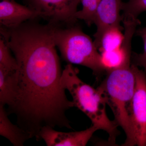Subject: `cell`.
Returning <instances> with one entry per match:
<instances>
[{
  "mask_svg": "<svg viewBox=\"0 0 146 146\" xmlns=\"http://www.w3.org/2000/svg\"><path fill=\"white\" fill-rule=\"evenodd\" d=\"M78 74L77 69L72 64L68 63L62 72L60 85L70 92L74 107L84 113L91 120L92 125L107 132L109 136L108 143L116 146V139L119 134V126L108 117L104 97L98 87L95 89L84 82L79 78Z\"/></svg>",
  "mask_w": 146,
  "mask_h": 146,
  "instance_id": "obj_1",
  "label": "cell"
},
{
  "mask_svg": "<svg viewBox=\"0 0 146 146\" xmlns=\"http://www.w3.org/2000/svg\"><path fill=\"white\" fill-rule=\"evenodd\" d=\"M135 83V74L131 65L107 72L105 78L98 87L106 104L112 110L114 121L125 133V142L122 146H134L129 112Z\"/></svg>",
  "mask_w": 146,
  "mask_h": 146,
  "instance_id": "obj_2",
  "label": "cell"
},
{
  "mask_svg": "<svg viewBox=\"0 0 146 146\" xmlns=\"http://www.w3.org/2000/svg\"><path fill=\"white\" fill-rule=\"evenodd\" d=\"M52 25L54 39L63 59L68 63L89 68L98 77L106 74L94 41L79 27Z\"/></svg>",
  "mask_w": 146,
  "mask_h": 146,
  "instance_id": "obj_3",
  "label": "cell"
},
{
  "mask_svg": "<svg viewBox=\"0 0 146 146\" xmlns=\"http://www.w3.org/2000/svg\"><path fill=\"white\" fill-rule=\"evenodd\" d=\"M136 79L129 117L134 146H146V73L131 64Z\"/></svg>",
  "mask_w": 146,
  "mask_h": 146,
  "instance_id": "obj_4",
  "label": "cell"
},
{
  "mask_svg": "<svg viewBox=\"0 0 146 146\" xmlns=\"http://www.w3.org/2000/svg\"><path fill=\"white\" fill-rule=\"evenodd\" d=\"M27 5L42 13L43 18L55 25H72L81 0H24Z\"/></svg>",
  "mask_w": 146,
  "mask_h": 146,
  "instance_id": "obj_5",
  "label": "cell"
},
{
  "mask_svg": "<svg viewBox=\"0 0 146 146\" xmlns=\"http://www.w3.org/2000/svg\"><path fill=\"white\" fill-rule=\"evenodd\" d=\"M98 130L94 125L84 130L69 132L58 131L54 128L44 126L39 132L38 141L44 140L48 146H85Z\"/></svg>",
  "mask_w": 146,
  "mask_h": 146,
  "instance_id": "obj_6",
  "label": "cell"
},
{
  "mask_svg": "<svg viewBox=\"0 0 146 146\" xmlns=\"http://www.w3.org/2000/svg\"><path fill=\"white\" fill-rule=\"evenodd\" d=\"M122 3V0H101L100 2L94 21L97 27L94 42L97 48L102 35L106 29L112 27L121 26L123 18L120 12Z\"/></svg>",
  "mask_w": 146,
  "mask_h": 146,
  "instance_id": "obj_7",
  "label": "cell"
},
{
  "mask_svg": "<svg viewBox=\"0 0 146 146\" xmlns=\"http://www.w3.org/2000/svg\"><path fill=\"white\" fill-rule=\"evenodd\" d=\"M39 17L43 18L42 13L28 6L18 3L14 0H1L0 2L1 27L13 28Z\"/></svg>",
  "mask_w": 146,
  "mask_h": 146,
  "instance_id": "obj_8",
  "label": "cell"
},
{
  "mask_svg": "<svg viewBox=\"0 0 146 146\" xmlns=\"http://www.w3.org/2000/svg\"><path fill=\"white\" fill-rule=\"evenodd\" d=\"M5 106L0 104V135L8 139L14 146H23L31 138L29 135L9 119Z\"/></svg>",
  "mask_w": 146,
  "mask_h": 146,
  "instance_id": "obj_9",
  "label": "cell"
},
{
  "mask_svg": "<svg viewBox=\"0 0 146 146\" xmlns=\"http://www.w3.org/2000/svg\"><path fill=\"white\" fill-rule=\"evenodd\" d=\"M16 71L0 67V104L10 106L16 94Z\"/></svg>",
  "mask_w": 146,
  "mask_h": 146,
  "instance_id": "obj_10",
  "label": "cell"
},
{
  "mask_svg": "<svg viewBox=\"0 0 146 146\" xmlns=\"http://www.w3.org/2000/svg\"><path fill=\"white\" fill-rule=\"evenodd\" d=\"M121 27H111L104 32L98 47L101 52L117 49L121 46L124 39V34L122 33Z\"/></svg>",
  "mask_w": 146,
  "mask_h": 146,
  "instance_id": "obj_11",
  "label": "cell"
},
{
  "mask_svg": "<svg viewBox=\"0 0 146 146\" xmlns=\"http://www.w3.org/2000/svg\"><path fill=\"white\" fill-rule=\"evenodd\" d=\"M101 0H81L82 9L76 13L77 20L84 21L89 26L94 24V16Z\"/></svg>",
  "mask_w": 146,
  "mask_h": 146,
  "instance_id": "obj_12",
  "label": "cell"
},
{
  "mask_svg": "<svg viewBox=\"0 0 146 146\" xmlns=\"http://www.w3.org/2000/svg\"><path fill=\"white\" fill-rule=\"evenodd\" d=\"M11 51L5 40L0 39V67L7 70L16 71L18 68V63L15 57L11 55Z\"/></svg>",
  "mask_w": 146,
  "mask_h": 146,
  "instance_id": "obj_13",
  "label": "cell"
},
{
  "mask_svg": "<svg viewBox=\"0 0 146 146\" xmlns=\"http://www.w3.org/2000/svg\"><path fill=\"white\" fill-rule=\"evenodd\" d=\"M121 9L123 18H137L141 13L146 11V0H129L127 2L123 3Z\"/></svg>",
  "mask_w": 146,
  "mask_h": 146,
  "instance_id": "obj_14",
  "label": "cell"
},
{
  "mask_svg": "<svg viewBox=\"0 0 146 146\" xmlns=\"http://www.w3.org/2000/svg\"><path fill=\"white\" fill-rule=\"evenodd\" d=\"M136 33L138 36H141L143 40L144 50L142 53L133 54L132 64L143 68L144 71L146 73V27L139 29L136 31Z\"/></svg>",
  "mask_w": 146,
  "mask_h": 146,
  "instance_id": "obj_15",
  "label": "cell"
}]
</instances>
